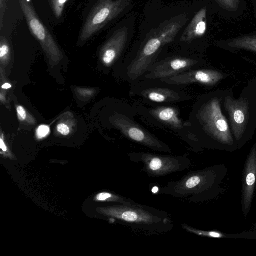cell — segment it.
<instances>
[{
	"instance_id": "cell-3",
	"label": "cell",
	"mask_w": 256,
	"mask_h": 256,
	"mask_svg": "<svg viewBox=\"0 0 256 256\" xmlns=\"http://www.w3.org/2000/svg\"><path fill=\"white\" fill-rule=\"evenodd\" d=\"M227 174L224 164L192 172L181 180L168 183L162 188V193L192 202L212 200L222 192L221 185Z\"/></svg>"
},
{
	"instance_id": "cell-2",
	"label": "cell",
	"mask_w": 256,
	"mask_h": 256,
	"mask_svg": "<svg viewBox=\"0 0 256 256\" xmlns=\"http://www.w3.org/2000/svg\"><path fill=\"white\" fill-rule=\"evenodd\" d=\"M228 89H219L200 95L192 104L188 120V143L194 150H238L223 102Z\"/></svg>"
},
{
	"instance_id": "cell-6",
	"label": "cell",
	"mask_w": 256,
	"mask_h": 256,
	"mask_svg": "<svg viewBox=\"0 0 256 256\" xmlns=\"http://www.w3.org/2000/svg\"><path fill=\"white\" fill-rule=\"evenodd\" d=\"M118 109L110 117L111 124L126 138L156 151L172 152L170 147L140 125L135 120L137 115L132 104L118 102Z\"/></svg>"
},
{
	"instance_id": "cell-25",
	"label": "cell",
	"mask_w": 256,
	"mask_h": 256,
	"mask_svg": "<svg viewBox=\"0 0 256 256\" xmlns=\"http://www.w3.org/2000/svg\"><path fill=\"white\" fill-rule=\"evenodd\" d=\"M12 87V86L9 83H6L2 86V88L3 89H8Z\"/></svg>"
},
{
	"instance_id": "cell-17",
	"label": "cell",
	"mask_w": 256,
	"mask_h": 256,
	"mask_svg": "<svg viewBox=\"0 0 256 256\" xmlns=\"http://www.w3.org/2000/svg\"><path fill=\"white\" fill-rule=\"evenodd\" d=\"M214 45L231 51L245 50L256 53V35L244 36Z\"/></svg>"
},
{
	"instance_id": "cell-4",
	"label": "cell",
	"mask_w": 256,
	"mask_h": 256,
	"mask_svg": "<svg viewBox=\"0 0 256 256\" xmlns=\"http://www.w3.org/2000/svg\"><path fill=\"white\" fill-rule=\"evenodd\" d=\"M223 108L238 150L252 138L256 130V76L248 81L238 98L232 89L224 96Z\"/></svg>"
},
{
	"instance_id": "cell-12",
	"label": "cell",
	"mask_w": 256,
	"mask_h": 256,
	"mask_svg": "<svg viewBox=\"0 0 256 256\" xmlns=\"http://www.w3.org/2000/svg\"><path fill=\"white\" fill-rule=\"evenodd\" d=\"M130 160L142 165V170L150 176H164L184 171L190 166L186 156L160 155L146 152H133L128 154Z\"/></svg>"
},
{
	"instance_id": "cell-26",
	"label": "cell",
	"mask_w": 256,
	"mask_h": 256,
	"mask_svg": "<svg viewBox=\"0 0 256 256\" xmlns=\"http://www.w3.org/2000/svg\"><path fill=\"white\" fill-rule=\"evenodd\" d=\"M158 191V188H155L152 190L153 192H156Z\"/></svg>"
},
{
	"instance_id": "cell-1",
	"label": "cell",
	"mask_w": 256,
	"mask_h": 256,
	"mask_svg": "<svg viewBox=\"0 0 256 256\" xmlns=\"http://www.w3.org/2000/svg\"><path fill=\"white\" fill-rule=\"evenodd\" d=\"M192 12H177L158 21L146 32H140L135 42L118 64L117 78L131 83L140 78L172 46L189 21Z\"/></svg>"
},
{
	"instance_id": "cell-15",
	"label": "cell",
	"mask_w": 256,
	"mask_h": 256,
	"mask_svg": "<svg viewBox=\"0 0 256 256\" xmlns=\"http://www.w3.org/2000/svg\"><path fill=\"white\" fill-rule=\"evenodd\" d=\"M29 29L44 50L52 58H60L61 52L51 34L42 24L28 0H18Z\"/></svg>"
},
{
	"instance_id": "cell-18",
	"label": "cell",
	"mask_w": 256,
	"mask_h": 256,
	"mask_svg": "<svg viewBox=\"0 0 256 256\" xmlns=\"http://www.w3.org/2000/svg\"><path fill=\"white\" fill-rule=\"evenodd\" d=\"M55 16L60 18L63 12L66 4L68 0H48Z\"/></svg>"
},
{
	"instance_id": "cell-16",
	"label": "cell",
	"mask_w": 256,
	"mask_h": 256,
	"mask_svg": "<svg viewBox=\"0 0 256 256\" xmlns=\"http://www.w3.org/2000/svg\"><path fill=\"white\" fill-rule=\"evenodd\" d=\"M256 186V144L251 148L244 167L241 208L245 216L249 214Z\"/></svg>"
},
{
	"instance_id": "cell-10",
	"label": "cell",
	"mask_w": 256,
	"mask_h": 256,
	"mask_svg": "<svg viewBox=\"0 0 256 256\" xmlns=\"http://www.w3.org/2000/svg\"><path fill=\"white\" fill-rule=\"evenodd\" d=\"M130 96L146 102L160 104H174L192 100L193 96L176 86L159 80L140 78L130 83Z\"/></svg>"
},
{
	"instance_id": "cell-20",
	"label": "cell",
	"mask_w": 256,
	"mask_h": 256,
	"mask_svg": "<svg viewBox=\"0 0 256 256\" xmlns=\"http://www.w3.org/2000/svg\"><path fill=\"white\" fill-rule=\"evenodd\" d=\"M216 0L224 8L230 12L236 10L240 3V0Z\"/></svg>"
},
{
	"instance_id": "cell-5",
	"label": "cell",
	"mask_w": 256,
	"mask_h": 256,
	"mask_svg": "<svg viewBox=\"0 0 256 256\" xmlns=\"http://www.w3.org/2000/svg\"><path fill=\"white\" fill-rule=\"evenodd\" d=\"M108 214L125 226L152 233L166 232L173 228L170 216L164 212L141 204H120L108 210Z\"/></svg>"
},
{
	"instance_id": "cell-11",
	"label": "cell",
	"mask_w": 256,
	"mask_h": 256,
	"mask_svg": "<svg viewBox=\"0 0 256 256\" xmlns=\"http://www.w3.org/2000/svg\"><path fill=\"white\" fill-rule=\"evenodd\" d=\"M136 13L130 12L118 22L102 46L100 57L106 67L118 64L130 47L133 40Z\"/></svg>"
},
{
	"instance_id": "cell-7",
	"label": "cell",
	"mask_w": 256,
	"mask_h": 256,
	"mask_svg": "<svg viewBox=\"0 0 256 256\" xmlns=\"http://www.w3.org/2000/svg\"><path fill=\"white\" fill-rule=\"evenodd\" d=\"M137 115L148 124L157 129L169 130L186 142V121L180 116V110L174 104H160L136 100L132 103Z\"/></svg>"
},
{
	"instance_id": "cell-24",
	"label": "cell",
	"mask_w": 256,
	"mask_h": 256,
	"mask_svg": "<svg viewBox=\"0 0 256 256\" xmlns=\"http://www.w3.org/2000/svg\"><path fill=\"white\" fill-rule=\"evenodd\" d=\"M0 147L4 152L6 151L7 148L2 138H0Z\"/></svg>"
},
{
	"instance_id": "cell-9",
	"label": "cell",
	"mask_w": 256,
	"mask_h": 256,
	"mask_svg": "<svg viewBox=\"0 0 256 256\" xmlns=\"http://www.w3.org/2000/svg\"><path fill=\"white\" fill-rule=\"evenodd\" d=\"M203 54L175 50L164 52L140 78L161 80L192 70L209 67Z\"/></svg>"
},
{
	"instance_id": "cell-22",
	"label": "cell",
	"mask_w": 256,
	"mask_h": 256,
	"mask_svg": "<svg viewBox=\"0 0 256 256\" xmlns=\"http://www.w3.org/2000/svg\"><path fill=\"white\" fill-rule=\"evenodd\" d=\"M57 130L63 136H67L70 132L69 127L64 124H60L57 126Z\"/></svg>"
},
{
	"instance_id": "cell-8",
	"label": "cell",
	"mask_w": 256,
	"mask_h": 256,
	"mask_svg": "<svg viewBox=\"0 0 256 256\" xmlns=\"http://www.w3.org/2000/svg\"><path fill=\"white\" fill-rule=\"evenodd\" d=\"M135 0H96L80 32V40L86 41L105 27L120 21L131 12Z\"/></svg>"
},
{
	"instance_id": "cell-19",
	"label": "cell",
	"mask_w": 256,
	"mask_h": 256,
	"mask_svg": "<svg viewBox=\"0 0 256 256\" xmlns=\"http://www.w3.org/2000/svg\"><path fill=\"white\" fill-rule=\"evenodd\" d=\"M0 42V58L2 60H4L10 55V48L6 38L1 36Z\"/></svg>"
},
{
	"instance_id": "cell-21",
	"label": "cell",
	"mask_w": 256,
	"mask_h": 256,
	"mask_svg": "<svg viewBox=\"0 0 256 256\" xmlns=\"http://www.w3.org/2000/svg\"><path fill=\"white\" fill-rule=\"evenodd\" d=\"M50 132V128L48 126L42 124L36 130V136L38 139H42L47 136Z\"/></svg>"
},
{
	"instance_id": "cell-23",
	"label": "cell",
	"mask_w": 256,
	"mask_h": 256,
	"mask_svg": "<svg viewBox=\"0 0 256 256\" xmlns=\"http://www.w3.org/2000/svg\"><path fill=\"white\" fill-rule=\"evenodd\" d=\"M16 111L18 119L20 121H24L26 118V112L25 109L21 106L16 108Z\"/></svg>"
},
{
	"instance_id": "cell-14",
	"label": "cell",
	"mask_w": 256,
	"mask_h": 256,
	"mask_svg": "<svg viewBox=\"0 0 256 256\" xmlns=\"http://www.w3.org/2000/svg\"><path fill=\"white\" fill-rule=\"evenodd\" d=\"M228 76L227 73L208 67L192 70L178 75L160 80L172 86L182 87L192 84H199L212 88Z\"/></svg>"
},
{
	"instance_id": "cell-13",
	"label": "cell",
	"mask_w": 256,
	"mask_h": 256,
	"mask_svg": "<svg viewBox=\"0 0 256 256\" xmlns=\"http://www.w3.org/2000/svg\"><path fill=\"white\" fill-rule=\"evenodd\" d=\"M207 12V8L204 6L191 16L172 46L175 50L200 54L198 42L205 36L206 32Z\"/></svg>"
}]
</instances>
